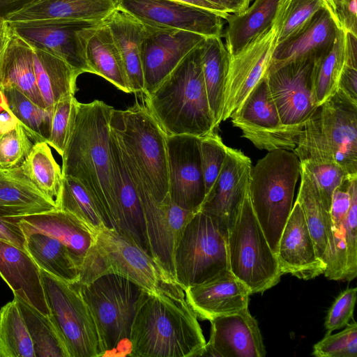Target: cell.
<instances>
[{"label":"cell","mask_w":357,"mask_h":357,"mask_svg":"<svg viewBox=\"0 0 357 357\" xmlns=\"http://www.w3.org/2000/svg\"><path fill=\"white\" fill-rule=\"evenodd\" d=\"M113 107L105 102H77L75 121L62 157V174L75 178L91 196L112 229L117 218L109 148Z\"/></svg>","instance_id":"6da1fadb"},{"label":"cell","mask_w":357,"mask_h":357,"mask_svg":"<svg viewBox=\"0 0 357 357\" xmlns=\"http://www.w3.org/2000/svg\"><path fill=\"white\" fill-rule=\"evenodd\" d=\"M132 357L202 356L206 340L185 298L144 291L130 334Z\"/></svg>","instance_id":"7a4b0ae2"},{"label":"cell","mask_w":357,"mask_h":357,"mask_svg":"<svg viewBox=\"0 0 357 357\" xmlns=\"http://www.w3.org/2000/svg\"><path fill=\"white\" fill-rule=\"evenodd\" d=\"M202 43L151 93L145 96V107L167 135L202 138L215 129L202 67Z\"/></svg>","instance_id":"3957f363"},{"label":"cell","mask_w":357,"mask_h":357,"mask_svg":"<svg viewBox=\"0 0 357 357\" xmlns=\"http://www.w3.org/2000/svg\"><path fill=\"white\" fill-rule=\"evenodd\" d=\"M108 273L121 275L151 294L185 298L183 289L146 250L122 232L105 228L96 234L74 284H86Z\"/></svg>","instance_id":"277c9868"},{"label":"cell","mask_w":357,"mask_h":357,"mask_svg":"<svg viewBox=\"0 0 357 357\" xmlns=\"http://www.w3.org/2000/svg\"><path fill=\"white\" fill-rule=\"evenodd\" d=\"M293 152L300 161L335 162L357 176V103L337 90L306 121Z\"/></svg>","instance_id":"5b68a950"},{"label":"cell","mask_w":357,"mask_h":357,"mask_svg":"<svg viewBox=\"0 0 357 357\" xmlns=\"http://www.w3.org/2000/svg\"><path fill=\"white\" fill-rule=\"evenodd\" d=\"M301 162L291 151L276 149L252 167L248 195L254 213L276 255L278 241L293 206Z\"/></svg>","instance_id":"8992f818"},{"label":"cell","mask_w":357,"mask_h":357,"mask_svg":"<svg viewBox=\"0 0 357 357\" xmlns=\"http://www.w3.org/2000/svg\"><path fill=\"white\" fill-rule=\"evenodd\" d=\"M109 128L158 202L168 195L167 135L145 105L136 102L125 110L113 108Z\"/></svg>","instance_id":"52a82bcc"},{"label":"cell","mask_w":357,"mask_h":357,"mask_svg":"<svg viewBox=\"0 0 357 357\" xmlns=\"http://www.w3.org/2000/svg\"><path fill=\"white\" fill-rule=\"evenodd\" d=\"M76 285L96 324L104 356L116 355L117 350L123 356L121 346L124 344L130 351L132 324L146 291L114 273L101 275L86 284Z\"/></svg>","instance_id":"ba28073f"},{"label":"cell","mask_w":357,"mask_h":357,"mask_svg":"<svg viewBox=\"0 0 357 357\" xmlns=\"http://www.w3.org/2000/svg\"><path fill=\"white\" fill-rule=\"evenodd\" d=\"M228 229L214 216L199 211L182 232L176 248V281L183 289L231 273Z\"/></svg>","instance_id":"9c48e42d"},{"label":"cell","mask_w":357,"mask_h":357,"mask_svg":"<svg viewBox=\"0 0 357 357\" xmlns=\"http://www.w3.org/2000/svg\"><path fill=\"white\" fill-rule=\"evenodd\" d=\"M227 247L231 273L251 294L263 293L275 286L282 275L254 213L248 191L228 229Z\"/></svg>","instance_id":"30bf717a"},{"label":"cell","mask_w":357,"mask_h":357,"mask_svg":"<svg viewBox=\"0 0 357 357\" xmlns=\"http://www.w3.org/2000/svg\"><path fill=\"white\" fill-rule=\"evenodd\" d=\"M40 272L50 318L69 357L104 356L96 324L78 287Z\"/></svg>","instance_id":"8fae6325"},{"label":"cell","mask_w":357,"mask_h":357,"mask_svg":"<svg viewBox=\"0 0 357 357\" xmlns=\"http://www.w3.org/2000/svg\"><path fill=\"white\" fill-rule=\"evenodd\" d=\"M129 175L138 192L144 213L149 251L176 282L174 255L185 226L195 213L169 197L158 202L151 194L137 169L121 152Z\"/></svg>","instance_id":"7c38bea8"},{"label":"cell","mask_w":357,"mask_h":357,"mask_svg":"<svg viewBox=\"0 0 357 357\" xmlns=\"http://www.w3.org/2000/svg\"><path fill=\"white\" fill-rule=\"evenodd\" d=\"M9 22L13 31L31 47L61 59L79 75L92 73L86 60V47L103 21L48 19Z\"/></svg>","instance_id":"4fadbf2b"},{"label":"cell","mask_w":357,"mask_h":357,"mask_svg":"<svg viewBox=\"0 0 357 357\" xmlns=\"http://www.w3.org/2000/svg\"><path fill=\"white\" fill-rule=\"evenodd\" d=\"M242 137L260 150L293 151L303 127L284 125L272 99L266 76L230 116Z\"/></svg>","instance_id":"5bb4252c"},{"label":"cell","mask_w":357,"mask_h":357,"mask_svg":"<svg viewBox=\"0 0 357 357\" xmlns=\"http://www.w3.org/2000/svg\"><path fill=\"white\" fill-rule=\"evenodd\" d=\"M314 60L302 59L267 71L270 93L284 125L304 127L317 107L312 85Z\"/></svg>","instance_id":"9a60e30c"},{"label":"cell","mask_w":357,"mask_h":357,"mask_svg":"<svg viewBox=\"0 0 357 357\" xmlns=\"http://www.w3.org/2000/svg\"><path fill=\"white\" fill-rule=\"evenodd\" d=\"M201 137L167 135L168 194L180 207L196 213L206 197L200 152Z\"/></svg>","instance_id":"2e32d148"},{"label":"cell","mask_w":357,"mask_h":357,"mask_svg":"<svg viewBox=\"0 0 357 357\" xmlns=\"http://www.w3.org/2000/svg\"><path fill=\"white\" fill-rule=\"evenodd\" d=\"M277 45L273 25L238 53L230 56L222 121L228 119L266 76Z\"/></svg>","instance_id":"e0dca14e"},{"label":"cell","mask_w":357,"mask_h":357,"mask_svg":"<svg viewBox=\"0 0 357 357\" xmlns=\"http://www.w3.org/2000/svg\"><path fill=\"white\" fill-rule=\"evenodd\" d=\"M119 6L148 26L222 36L224 18L198 6L173 0H120Z\"/></svg>","instance_id":"ac0fdd59"},{"label":"cell","mask_w":357,"mask_h":357,"mask_svg":"<svg viewBox=\"0 0 357 357\" xmlns=\"http://www.w3.org/2000/svg\"><path fill=\"white\" fill-rule=\"evenodd\" d=\"M146 26L142 61L144 96L151 93L205 36L184 30Z\"/></svg>","instance_id":"d6986e66"},{"label":"cell","mask_w":357,"mask_h":357,"mask_svg":"<svg viewBox=\"0 0 357 357\" xmlns=\"http://www.w3.org/2000/svg\"><path fill=\"white\" fill-rule=\"evenodd\" d=\"M252 167L249 157L228 147L221 171L199 211L214 216L229 229L248 193Z\"/></svg>","instance_id":"ffe728a7"},{"label":"cell","mask_w":357,"mask_h":357,"mask_svg":"<svg viewBox=\"0 0 357 357\" xmlns=\"http://www.w3.org/2000/svg\"><path fill=\"white\" fill-rule=\"evenodd\" d=\"M276 257L282 274L289 273L299 279H313L326 269L296 200L282 231Z\"/></svg>","instance_id":"44dd1931"},{"label":"cell","mask_w":357,"mask_h":357,"mask_svg":"<svg viewBox=\"0 0 357 357\" xmlns=\"http://www.w3.org/2000/svg\"><path fill=\"white\" fill-rule=\"evenodd\" d=\"M210 338L202 356L264 357L266 354L257 320L248 307L210 321Z\"/></svg>","instance_id":"7402d4cb"},{"label":"cell","mask_w":357,"mask_h":357,"mask_svg":"<svg viewBox=\"0 0 357 357\" xmlns=\"http://www.w3.org/2000/svg\"><path fill=\"white\" fill-rule=\"evenodd\" d=\"M184 293L197 317L209 321L248 308L252 294L231 273L190 286Z\"/></svg>","instance_id":"603a6c76"},{"label":"cell","mask_w":357,"mask_h":357,"mask_svg":"<svg viewBox=\"0 0 357 357\" xmlns=\"http://www.w3.org/2000/svg\"><path fill=\"white\" fill-rule=\"evenodd\" d=\"M0 275L15 296L50 317L40 268L26 251L0 240Z\"/></svg>","instance_id":"cb8c5ba5"},{"label":"cell","mask_w":357,"mask_h":357,"mask_svg":"<svg viewBox=\"0 0 357 357\" xmlns=\"http://www.w3.org/2000/svg\"><path fill=\"white\" fill-rule=\"evenodd\" d=\"M109 148L117 209L114 229L130 236L149 252L141 201L125 165L116 136L110 128Z\"/></svg>","instance_id":"d4e9b609"},{"label":"cell","mask_w":357,"mask_h":357,"mask_svg":"<svg viewBox=\"0 0 357 357\" xmlns=\"http://www.w3.org/2000/svg\"><path fill=\"white\" fill-rule=\"evenodd\" d=\"M24 234L41 233L56 238L75 256L79 268L96 241V234L71 214L56 208L14 218Z\"/></svg>","instance_id":"484cf974"},{"label":"cell","mask_w":357,"mask_h":357,"mask_svg":"<svg viewBox=\"0 0 357 357\" xmlns=\"http://www.w3.org/2000/svg\"><path fill=\"white\" fill-rule=\"evenodd\" d=\"M338 29L325 7L298 32L276 45L268 70L305 58H316L334 42Z\"/></svg>","instance_id":"4316f807"},{"label":"cell","mask_w":357,"mask_h":357,"mask_svg":"<svg viewBox=\"0 0 357 357\" xmlns=\"http://www.w3.org/2000/svg\"><path fill=\"white\" fill-rule=\"evenodd\" d=\"M121 56L128 84L133 93H143L142 44L146 26L120 6L104 20Z\"/></svg>","instance_id":"83f0119b"},{"label":"cell","mask_w":357,"mask_h":357,"mask_svg":"<svg viewBox=\"0 0 357 357\" xmlns=\"http://www.w3.org/2000/svg\"><path fill=\"white\" fill-rule=\"evenodd\" d=\"M56 208L55 199L40 190L20 166L0 167V215L20 218Z\"/></svg>","instance_id":"f1b7e54d"},{"label":"cell","mask_w":357,"mask_h":357,"mask_svg":"<svg viewBox=\"0 0 357 357\" xmlns=\"http://www.w3.org/2000/svg\"><path fill=\"white\" fill-rule=\"evenodd\" d=\"M119 4L120 0H33L6 20L72 19L102 22Z\"/></svg>","instance_id":"f546056e"},{"label":"cell","mask_w":357,"mask_h":357,"mask_svg":"<svg viewBox=\"0 0 357 357\" xmlns=\"http://www.w3.org/2000/svg\"><path fill=\"white\" fill-rule=\"evenodd\" d=\"M278 2L255 0L243 12L229 13L224 36L230 56L238 53L273 25Z\"/></svg>","instance_id":"4dcf8cb0"},{"label":"cell","mask_w":357,"mask_h":357,"mask_svg":"<svg viewBox=\"0 0 357 357\" xmlns=\"http://www.w3.org/2000/svg\"><path fill=\"white\" fill-rule=\"evenodd\" d=\"M37 86L45 107L53 111L61 99L75 96L79 74L61 59L32 47Z\"/></svg>","instance_id":"1f68e13d"},{"label":"cell","mask_w":357,"mask_h":357,"mask_svg":"<svg viewBox=\"0 0 357 357\" xmlns=\"http://www.w3.org/2000/svg\"><path fill=\"white\" fill-rule=\"evenodd\" d=\"M8 86H15L33 102L46 108L36 83L33 49L13 31L1 71L0 89Z\"/></svg>","instance_id":"d6a6232c"},{"label":"cell","mask_w":357,"mask_h":357,"mask_svg":"<svg viewBox=\"0 0 357 357\" xmlns=\"http://www.w3.org/2000/svg\"><path fill=\"white\" fill-rule=\"evenodd\" d=\"M230 54L221 37H206L201 45V62L208 101L215 128L222 122Z\"/></svg>","instance_id":"836d02e7"},{"label":"cell","mask_w":357,"mask_h":357,"mask_svg":"<svg viewBox=\"0 0 357 357\" xmlns=\"http://www.w3.org/2000/svg\"><path fill=\"white\" fill-rule=\"evenodd\" d=\"M86 54L93 74L105 78L125 93H131L121 56L104 21L90 38Z\"/></svg>","instance_id":"e575fe53"},{"label":"cell","mask_w":357,"mask_h":357,"mask_svg":"<svg viewBox=\"0 0 357 357\" xmlns=\"http://www.w3.org/2000/svg\"><path fill=\"white\" fill-rule=\"evenodd\" d=\"M25 248L40 269L66 282H77V261L68 248L56 238L41 233L31 234L26 236Z\"/></svg>","instance_id":"d590c367"},{"label":"cell","mask_w":357,"mask_h":357,"mask_svg":"<svg viewBox=\"0 0 357 357\" xmlns=\"http://www.w3.org/2000/svg\"><path fill=\"white\" fill-rule=\"evenodd\" d=\"M300 176L296 201L303 211L318 257L325 264L328 243L333 236L331 215L324 206L314 179L301 165Z\"/></svg>","instance_id":"8d00e7d4"},{"label":"cell","mask_w":357,"mask_h":357,"mask_svg":"<svg viewBox=\"0 0 357 357\" xmlns=\"http://www.w3.org/2000/svg\"><path fill=\"white\" fill-rule=\"evenodd\" d=\"M0 106L23 128L34 142H47L53 111L43 108L14 86L0 89Z\"/></svg>","instance_id":"74e56055"},{"label":"cell","mask_w":357,"mask_h":357,"mask_svg":"<svg viewBox=\"0 0 357 357\" xmlns=\"http://www.w3.org/2000/svg\"><path fill=\"white\" fill-rule=\"evenodd\" d=\"M55 202L57 208L73 215L95 234L112 229L88 191L73 177L63 176Z\"/></svg>","instance_id":"f35d334b"},{"label":"cell","mask_w":357,"mask_h":357,"mask_svg":"<svg viewBox=\"0 0 357 357\" xmlns=\"http://www.w3.org/2000/svg\"><path fill=\"white\" fill-rule=\"evenodd\" d=\"M345 32L338 29L331 47L314 60L312 85L317 107L337 89L338 81L345 63Z\"/></svg>","instance_id":"ab89813d"},{"label":"cell","mask_w":357,"mask_h":357,"mask_svg":"<svg viewBox=\"0 0 357 357\" xmlns=\"http://www.w3.org/2000/svg\"><path fill=\"white\" fill-rule=\"evenodd\" d=\"M0 357H36L31 337L15 298L0 309Z\"/></svg>","instance_id":"60d3db41"},{"label":"cell","mask_w":357,"mask_h":357,"mask_svg":"<svg viewBox=\"0 0 357 357\" xmlns=\"http://www.w3.org/2000/svg\"><path fill=\"white\" fill-rule=\"evenodd\" d=\"M32 340L36 357H69L50 317L15 296Z\"/></svg>","instance_id":"b9f144b4"},{"label":"cell","mask_w":357,"mask_h":357,"mask_svg":"<svg viewBox=\"0 0 357 357\" xmlns=\"http://www.w3.org/2000/svg\"><path fill=\"white\" fill-rule=\"evenodd\" d=\"M20 167L40 190L55 199L63 174L47 143H34Z\"/></svg>","instance_id":"7bdbcfd3"},{"label":"cell","mask_w":357,"mask_h":357,"mask_svg":"<svg viewBox=\"0 0 357 357\" xmlns=\"http://www.w3.org/2000/svg\"><path fill=\"white\" fill-rule=\"evenodd\" d=\"M323 7L324 0H279L273 23L277 44L298 32Z\"/></svg>","instance_id":"ee69618b"},{"label":"cell","mask_w":357,"mask_h":357,"mask_svg":"<svg viewBox=\"0 0 357 357\" xmlns=\"http://www.w3.org/2000/svg\"><path fill=\"white\" fill-rule=\"evenodd\" d=\"M301 165L311 175L318 189L325 208L330 212L334 190L350 176L339 165L331 162L300 161Z\"/></svg>","instance_id":"f6af8a7d"},{"label":"cell","mask_w":357,"mask_h":357,"mask_svg":"<svg viewBox=\"0 0 357 357\" xmlns=\"http://www.w3.org/2000/svg\"><path fill=\"white\" fill-rule=\"evenodd\" d=\"M33 144L21 125L15 120L0 134V167L20 166Z\"/></svg>","instance_id":"bcb514c9"},{"label":"cell","mask_w":357,"mask_h":357,"mask_svg":"<svg viewBox=\"0 0 357 357\" xmlns=\"http://www.w3.org/2000/svg\"><path fill=\"white\" fill-rule=\"evenodd\" d=\"M77 102L75 96H69L59 100L54 107L50 135L47 143L61 156L75 121Z\"/></svg>","instance_id":"7dc6e473"},{"label":"cell","mask_w":357,"mask_h":357,"mask_svg":"<svg viewBox=\"0 0 357 357\" xmlns=\"http://www.w3.org/2000/svg\"><path fill=\"white\" fill-rule=\"evenodd\" d=\"M227 148L220 135L213 132L201 138L200 152L206 196L215 183L226 158Z\"/></svg>","instance_id":"c3c4849f"},{"label":"cell","mask_w":357,"mask_h":357,"mask_svg":"<svg viewBox=\"0 0 357 357\" xmlns=\"http://www.w3.org/2000/svg\"><path fill=\"white\" fill-rule=\"evenodd\" d=\"M312 354L317 357H356V322L349 323L344 330L336 334L326 333L314 345Z\"/></svg>","instance_id":"681fc988"},{"label":"cell","mask_w":357,"mask_h":357,"mask_svg":"<svg viewBox=\"0 0 357 357\" xmlns=\"http://www.w3.org/2000/svg\"><path fill=\"white\" fill-rule=\"evenodd\" d=\"M357 178L351 185V204L342 225L346 247V266L344 280L351 281L357 275Z\"/></svg>","instance_id":"f907efd6"},{"label":"cell","mask_w":357,"mask_h":357,"mask_svg":"<svg viewBox=\"0 0 357 357\" xmlns=\"http://www.w3.org/2000/svg\"><path fill=\"white\" fill-rule=\"evenodd\" d=\"M357 288H347L335 299L328 310L325 328L326 333L345 327L353 318Z\"/></svg>","instance_id":"816d5d0a"},{"label":"cell","mask_w":357,"mask_h":357,"mask_svg":"<svg viewBox=\"0 0 357 357\" xmlns=\"http://www.w3.org/2000/svg\"><path fill=\"white\" fill-rule=\"evenodd\" d=\"M335 26L357 36V0H324Z\"/></svg>","instance_id":"f5cc1de1"},{"label":"cell","mask_w":357,"mask_h":357,"mask_svg":"<svg viewBox=\"0 0 357 357\" xmlns=\"http://www.w3.org/2000/svg\"><path fill=\"white\" fill-rule=\"evenodd\" d=\"M357 176L346 178L333 191L331 197L330 215L335 227L342 229L351 204V181Z\"/></svg>","instance_id":"db71d44e"},{"label":"cell","mask_w":357,"mask_h":357,"mask_svg":"<svg viewBox=\"0 0 357 357\" xmlns=\"http://www.w3.org/2000/svg\"><path fill=\"white\" fill-rule=\"evenodd\" d=\"M0 240L26 251V236L14 218L0 215Z\"/></svg>","instance_id":"11a10c76"},{"label":"cell","mask_w":357,"mask_h":357,"mask_svg":"<svg viewBox=\"0 0 357 357\" xmlns=\"http://www.w3.org/2000/svg\"><path fill=\"white\" fill-rule=\"evenodd\" d=\"M337 90L352 102L357 103V68L344 64Z\"/></svg>","instance_id":"9f6ffc18"},{"label":"cell","mask_w":357,"mask_h":357,"mask_svg":"<svg viewBox=\"0 0 357 357\" xmlns=\"http://www.w3.org/2000/svg\"><path fill=\"white\" fill-rule=\"evenodd\" d=\"M222 8L228 13L238 14L243 12L252 0H206Z\"/></svg>","instance_id":"6f0895ef"},{"label":"cell","mask_w":357,"mask_h":357,"mask_svg":"<svg viewBox=\"0 0 357 357\" xmlns=\"http://www.w3.org/2000/svg\"><path fill=\"white\" fill-rule=\"evenodd\" d=\"M33 0H0V19L7 20L12 14L19 11Z\"/></svg>","instance_id":"680465c9"},{"label":"cell","mask_w":357,"mask_h":357,"mask_svg":"<svg viewBox=\"0 0 357 357\" xmlns=\"http://www.w3.org/2000/svg\"><path fill=\"white\" fill-rule=\"evenodd\" d=\"M357 68V36L349 33L345 35V63Z\"/></svg>","instance_id":"91938a15"},{"label":"cell","mask_w":357,"mask_h":357,"mask_svg":"<svg viewBox=\"0 0 357 357\" xmlns=\"http://www.w3.org/2000/svg\"><path fill=\"white\" fill-rule=\"evenodd\" d=\"M13 33L10 22L0 19V79L1 71L5 52Z\"/></svg>","instance_id":"94428289"},{"label":"cell","mask_w":357,"mask_h":357,"mask_svg":"<svg viewBox=\"0 0 357 357\" xmlns=\"http://www.w3.org/2000/svg\"><path fill=\"white\" fill-rule=\"evenodd\" d=\"M182 3H185L187 4L198 6L202 8H205L213 12H215L220 15L225 20L229 15L228 13L224 11L220 7L206 1V0H173Z\"/></svg>","instance_id":"6125c7cd"},{"label":"cell","mask_w":357,"mask_h":357,"mask_svg":"<svg viewBox=\"0 0 357 357\" xmlns=\"http://www.w3.org/2000/svg\"><path fill=\"white\" fill-rule=\"evenodd\" d=\"M14 121V119L10 116L9 119L6 121H4L0 116V134L4 131Z\"/></svg>","instance_id":"be15d7a7"}]
</instances>
